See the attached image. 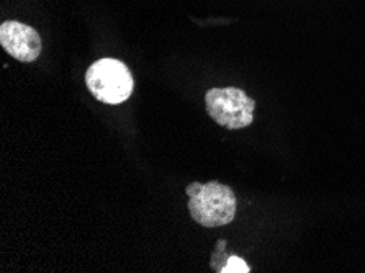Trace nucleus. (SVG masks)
Segmentation results:
<instances>
[{"instance_id":"1","label":"nucleus","mask_w":365,"mask_h":273,"mask_svg":"<svg viewBox=\"0 0 365 273\" xmlns=\"http://www.w3.org/2000/svg\"><path fill=\"white\" fill-rule=\"evenodd\" d=\"M185 192L189 195L190 216L200 226L221 227L235 220L236 195L231 187L220 182H193Z\"/></svg>"},{"instance_id":"2","label":"nucleus","mask_w":365,"mask_h":273,"mask_svg":"<svg viewBox=\"0 0 365 273\" xmlns=\"http://www.w3.org/2000/svg\"><path fill=\"white\" fill-rule=\"evenodd\" d=\"M88 92L98 102L120 105L131 97L135 81L130 69L118 59L105 58L96 61L86 72Z\"/></svg>"},{"instance_id":"3","label":"nucleus","mask_w":365,"mask_h":273,"mask_svg":"<svg viewBox=\"0 0 365 273\" xmlns=\"http://www.w3.org/2000/svg\"><path fill=\"white\" fill-rule=\"evenodd\" d=\"M205 107L215 123L228 130H242L252 125L256 102L241 88H210L205 93Z\"/></svg>"},{"instance_id":"4","label":"nucleus","mask_w":365,"mask_h":273,"mask_svg":"<svg viewBox=\"0 0 365 273\" xmlns=\"http://www.w3.org/2000/svg\"><path fill=\"white\" fill-rule=\"evenodd\" d=\"M0 44L14 59L21 63H33L40 58L43 43L35 28L9 20L0 26Z\"/></svg>"},{"instance_id":"5","label":"nucleus","mask_w":365,"mask_h":273,"mask_svg":"<svg viewBox=\"0 0 365 273\" xmlns=\"http://www.w3.org/2000/svg\"><path fill=\"white\" fill-rule=\"evenodd\" d=\"M251 269L246 264L245 260L236 257V255H231V257L226 259V264L223 265V269L220 270V273H249Z\"/></svg>"}]
</instances>
